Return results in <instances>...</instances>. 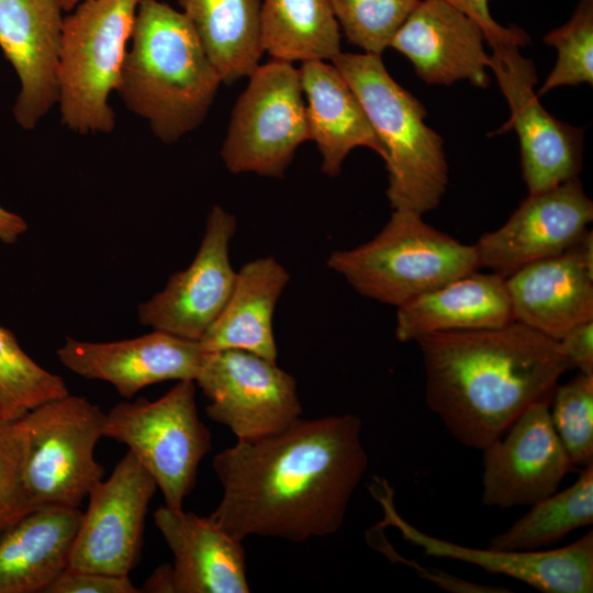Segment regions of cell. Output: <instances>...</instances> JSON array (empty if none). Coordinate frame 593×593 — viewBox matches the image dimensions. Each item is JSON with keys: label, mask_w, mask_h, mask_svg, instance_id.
Returning a JSON list of instances; mask_svg holds the SVG:
<instances>
[{"label": "cell", "mask_w": 593, "mask_h": 593, "mask_svg": "<svg viewBox=\"0 0 593 593\" xmlns=\"http://www.w3.org/2000/svg\"><path fill=\"white\" fill-rule=\"evenodd\" d=\"M370 492L383 511V519L378 525L395 527L405 541L421 548L425 556L474 564L488 573L513 578L544 593L593 592L592 529L568 546L544 550L467 547L429 536L402 518L385 479L373 477Z\"/></svg>", "instance_id": "4fadbf2b"}, {"label": "cell", "mask_w": 593, "mask_h": 593, "mask_svg": "<svg viewBox=\"0 0 593 593\" xmlns=\"http://www.w3.org/2000/svg\"><path fill=\"white\" fill-rule=\"evenodd\" d=\"M79 507L40 506L0 536V593H45L68 568Z\"/></svg>", "instance_id": "7402d4cb"}, {"label": "cell", "mask_w": 593, "mask_h": 593, "mask_svg": "<svg viewBox=\"0 0 593 593\" xmlns=\"http://www.w3.org/2000/svg\"><path fill=\"white\" fill-rule=\"evenodd\" d=\"M362 421L301 417L283 430L237 440L213 458L223 494L209 516L234 537L303 542L337 533L368 469Z\"/></svg>", "instance_id": "6da1fadb"}, {"label": "cell", "mask_w": 593, "mask_h": 593, "mask_svg": "<svg viewBox=\"0 0 593 593\" xmlns=\"http://www.w3.org/2000/svg\"><path fill=\"white\" fill-rule=\"evenodd\" d=\"M396 309L395 337L401 343L436 332L490 328L514 321L506 279L478 270Z\"/></svg>", "instance_id": "603a6c76"}, {"label": "cell", "mask_w": 593, "mask_h": 593, "mask_svg": "<svg viewBox=\"0 0 593 593\" xmlns=\"http://www.w3.org/2000/svg\"><path fill=\"white\" fill-rule=\"evenodd\" d=\"M63 11L57 0H0V49L20 81L12 112L23 130L58 103Z\"/></svg>", "instance_id": "e0dca14e"}, {"label": "cell", "mask_w": 593, "mask_h": 593, "mask_svg": "<svg viewBox=\"0 0 593 593\" xmlns=\"http://www.w3.org/2000/svg\"><path fill=\"white\" fill-rule=\"evenodd\" d=\"M368 541L376 549H379L385 553L392 561L400 560L403 563L409 564L414 568L422 579L429 580L437 584L440 589L446 590L451 593H508L511 590L504 586H492L471 582L452 574L446 573L443 570L434 569L430 572V569H426L422 566H417L415 561L406 560L400 557L385 541L380 526H374L368 532Z\"/></svg>", "instance_id": "836d02e7"}, {"label": "cell", "mask_w": 593, "mask_h": 593, "mask_svg": "<svg viewBox=\"0 0 593 593\" xmlns=\"http://www.w3.org/2000/svg\"><path fill=\"white\" fill-rule=\"evenodd\" d=\"M593 220L578 178L529 193L500 228L474 244L479 265L503 278L569 248Z\"/></svg>", "instance_id": "2e32d148"}, {"label": "cell", "mask_w": 593, "mask_h": 593, "mask_svg": "<svg viewBox=\"0 0 593 593\" xmlns=\"http://www.w3.org/2000/svg\"><path fill=\"white\" fill-rule=\"evenodd\" d=\"M157 489L128 450L111 475L90 489L67 569L128 575L141 556L146 514Z\"/></svg>", "instance_id": "7c38bea8"}, {"label": "cell", "mask_w": 593, "mask_h": 593, "mask_svg": "<svg viewBox=\"0 0 593 593\" xmlns=\"http://www.w3.org/2000/svg\"><path fill=\"white\" fill-rule=\"evenodd\" d=\"M289 278L286 268L271 256L242 266L225 306L199 340L203 349L246 350L276 361L272 317Z\"/></svg>", "instance_id": "d4e9b609"}, {"label": "cell", "mask_w": 593, "mask_h": 593, "mask_svg": "<svg viewBox=\"0 0 593 593\" xmlns=\"http://www.w3.org/2000/svg\"><path fill=\"white\" fill-rule=\"evenodd\" d=\"M24 440L18 421L0 419V536L35 510L23 481Z\"/></svg>", "instance_id": "d6a6232c"}, {"label": "cell", "mask_w": 593, "mask_h": 593, "mask_svg": "<svg viewBox=\"0 0 593 593\" xmlns=\"http://www.w3.org/2000/svg\"><path fill=\"white\" fill-rule=\"evenodd\" d=\"M260 36L272 59H333L340 53L339 25L329 0H262Z\"/></svg>", "instance_id": "4316f807"}, {"label": "cell", "mask_w": 593, "mask_h": 593, "mask_svg": "<svg viewBox=\"0 0 593 593\" xmlns=\"http://www.w3.org/2000/svg\"><path fill=\"white\" fill-rule=\"evenodd\" d=\"M68 394L63 378L37 365L14 334L0 326V419L18 421L31 410Z\"/></svg>", "instance_id": "f1b7e54d"}, {"label": "cell", "mask_w": 593, "mask_h": 593, "mask_svg": "<svg viewBox=\"0 0 593 593\" xmlns=\"http://www.w3.org/2000/svg\"><path fill=\"white\" fill-rule=\"evenodd\" d=\"M309 139L299 69L278 59L259 65L233 109L221 149L225 167L281 178Z\"/></svg>", "instance_id": "9c48e42d"}, {"label": "cell", "mask_w": 593, "mask_h": 593, "mask_svg": "<svg viewBox=\"0 0 593 593\" xmlns=\"http://www.w3.org/2000/svg\"><path fill=\"white\" fill-rule=\"evenodd\" d=\"M27 224L20 215L8 211L0 205V240L4 244H14L25 233Z\"/></svg>", "instance_id": "74e56055"}, {"label": "cell", "mask_w": 593, "mask_h": 593, "mask_svg": "<svg viewBox=\"0 0 593 593\" xmlns=\"http://www.w3.org/2000/svg\"><path fill=\"white\" fill-rule=\"evenodd\" d=\"M310 139L322 156V171L339 175L347 155L356 147H367L385 159V150L367 114L342 74L324 60L303 61L299 68Z\"/></svg>", "instance_id": "cb8c5ba5"}, {"label": "cell", "mask_w": 593, "mask_h": 593, "mask_svg": "<svg viewBox=\"0 0 593 593\" xmlns=\"http://www.w3.org/2000/svg\"><path fill=\"white\" fill-rule=\"evenodd\" d=\"M359 99L385 150L393 210L419 214L436 209L448 183L439 134L426 125V109L388 72L381 55L339 53L333 59Z\"/></svg>", "instance_id": "277c9868"}, {"label": "cell", "mask_w": 593, "mask_h": 593, "mask_svg": "<svg viewBox=\"0 0 593 593\" xmlns=\"http://www.w3.org/2000/svg\"><path fill=\"white\" fill-rule=\"evenodd\" d=\"M551 394L530 404L482 450V505L529 506L557 492L575 468L551 423Z\"/></svg>", "instance_id": "5bb4252c"}, {"label": "cell", "mask_w": 593, "mask_h": 593, "mask_svg": "<svg viewBox=\"0 0 593 593\" xmlns=\"http://www.w3.org/2000/svg\"><path fill=\"white\" fill-rule=\"evenodd\" d=\"M205 350L190 340L154 329L133 339L109 343L70 337L56 350L59 361L80 377L111 383L124 398L168 380H193Z\"/></svg>", "instance_id": "d6986e66"}, {"label": "cell", "mask_w": 593, "mask_h": 593, "mask_svg": "<svg viewBox=\"0 0 593 593\" xmlns=\"http://www.w3.org/2000/svg\"><path fill=\"white\" fill-rule=\"evenodd\" d=\"M128 575L66 569L45 593H138Z\"/></svg>", "instance_id": "e575fe53"}, {"label": "cell", "mask_w": 593, "mask_h": 593, "mask_svg": "<svg viewBox=\"0 0 593 593\" xmlns=\"http://www.w3.org/2000/svg\"><path fill=\"white\" fill-rule=\"evenodd\" d=\"M519 48L516 43L492 46L489 68L511 111L508 121L497 133L508 130L517 133L523 178L528 192L534 193L578 178L583 130L557 120L540 104L534 91L536 66Z\"/></svg>", "instance_id": "8fae6325"}, {"label": "cell", "mask_w": 593, "mask_h": 593, "mask_svg": "<svg viewBox=\"0 0 593 593\" xmlns=\"http://www.w3.org/2000/svg\"><path fill=\"white\" fill-rule=\"evenodd\" d=\"M425 399L461 445L483 450L571 367L559 342L513 321L419 337Z\"/></svg>", "instance_id": "7a4b0ae2"}, {"label": "cell", "mask_w": 593, "mask_h": 593, "mask_svg": "<svg viewBox=\"0 0 593 593\" xmlns=\"http://www.w3.org/2000/svg\"><path fill=\"white\" fill-rule=\"evenodd\" d=\"M506 530L492 536L489 548L535 551L549 549L569 533L593 523V463L581 469L572 485L529 505Z\"/></svg>", "instance_id": "83f0119b"}, {"label": "cell", "mask_w": 593, "mask_h": 593, "mask_svg": "<svg viewBox=\"0 0 593 593\" xmlns=\"http://www.w3.org/2000/svg\"><path fill=\"white\" fill-rule=\"evenodd\" d=\"M419 0H329L347 40L381 55Z\"/></svg>", "instance_id": "f546056e"}, {"label": "cell", "mask_w": 593, "mask_h": 593, "mask_svg": "<svg viewBox=\"0 0 593 593\" xmlns=\"http://www.w3.org/2000/svg\"><path fill=\"white\" fill-rule=\"evenodd\" d=\"M154 522L174 557L175 593L249 592L243 540L183 508L160 506Z\"/></svg>", "instance_id": "44dd1931"}, {"label": "cell", "mask_w": 593, "mask_h": 593, "mask_svg": "<svg viewBox=\"0 0 593 593\" xmlns=\"http://www.w3.org/2000/svg\"><path fill=\"white\" fill-rule=\"evenodd\" d=\"M558 342L571 368L593 376V321L571 328Z\"/></svg>", "instance_id": "8d00e7d4"}, {"label": "cell", "mask_w": 593, "mask_h": 593, "mask_svg": "<svg viewBox=\"0 0 593 593\" xmlns=\"http://www.w3.org/2000/svg\"><path fill=\"white\" fill-rule=\"evenodd\" d=\"M222 82L259 66L264 53L259 0H178Z\"/></svg>", "instance_id": "484cf974"}, {"label": "cell", "mask_w": 593, "mask_h": 593, "mask_svg": "<svg viewBox=\"0 0 593 593\" xmlns=\"http://www.w3.org/2000/svg\"><path fill=\"white\" fill-rule=\"evenodd\" d=\"M222 79L187 16L159 0H141L116 92L171 144L205 119Z\"/></svg>", "instance_id": "3957f363"}, {"label": "cell", "mask_w": 593, "mask_h": 593, "mask_svg": "<svg viewBox=\"0 0 593 593\" xmlns=\"http://www.w3.org/2000/svg\"><path fill=\"white\" fill-rule=\"evenodd\" d=\"M514 321L559 340L593 321V235L586 230L564 251L535 261L508 278Z\"/></svg>", "instance_id": "ac0fdd59"}, {"label": "cell", "mask_w": 593, "mask_h": 593, "mask_svg": "<svg viewBox=\"0 0 593 593\" xmlns=\"http://www.w3.org/2000/svg\"><path fill=\"white\" fill-rule=\"evenodd\" d=\"M141 592L175 593L171 564H161L145 580Z\"/></svg>", "instance_id": "f35d334b"}, {"label": "cell", "mask_w": 593, "mask_h": 593, "mask_svg": "<svg viewBox=\"0 0 593 593\" xmlns=\"http://www.w3.org/2000/svg\"><path fill=\"white\" fill-rule=\"evenodd\" d=\"M482 27L471 16L443 0H419L394 35L393 47L413 64L429 85H452L467 79L485 88L486 68Z\"/></svg>", "instance_id": "ffe728a7"}, {"label": "cell", "mask_w": 593, "mask_h": 593, "mask_svg": "<svg viewBox=\"0 0 593 593\" xmlns=\"http://www.w3.org/2000/svg\"><path fill=\"white\" fill-rule=\"evenodd\" d=\"M208 417L251 440L279 433L301 417L295 379L275 360L250 351L205 353L194 379Z\"/></svg>", "instance_id": "30bf717a"}, {"label": "cell", "mask_w": 593, "mask_h": 593, "mask_svg": "<svg viewBox=\"0 0 593 593\" xmlns=\"http://www.w3.org/2000/svg\"><path fill=\"white\" fill-rule=\"evenodd\" d=\"M104 437L128 447L172 510H182L200 462L212 448L211 433L198 414L193 380L178 381L155 401L115 404L105 413Z\"/></svg>", "instance_id": "ba28073f"}, {"label": "cell", "mask_w": 593, "mask_h": 593, "mask_svg": "<svg viewBox=\"0 0 593 593\" xmlns=\"http://www.w3.org/2000/svg\"><path fill=\"white\" fill-rule=\"evenodd\" d=\"M19 422L23 481L33 507H79L105 472L94 456L104 437L105 413L85 396L69 393L31 410Z\"/></svg>", "instance_id": "52a82bcc"}, {"label": "cell", "mask_w": 593, "mask_h": 593, "mask_svg": "<svg viewBox=\"0 0 593 593\" xmlns=\"http://www.w3.org/2000/svg\"><path fill=\"white\" fill-rule=\"evenodd\" d=\"M552 426L574 467L593 463V376L579 373L553 389Z\"/></svg>", "instance_id": "4dcf8cb0"}, {"label": "cell", "mask_w": 593, "mask_h": 593, "mask_svg": "<svg viewBox=\"0 0 593 593\" xmlns=\"http://www.w3.org/2000/svg\"><path fill=\"white\" fill-rule=\"evenodd\" d=\"M422 215L393 210L371 240L333 251L327 266L361 295L396 307L480 268L474 245L436 230Z\"/></svg>", "instance_id": "5b68a950"}, {"label": "cell", "mask_w": 593, "mask_h": 593, "mask_svg": "<svg viewBox=\"0 0 593 593\" xmlns=\"http://www.w3.org/2000/svg\"><path fill=\"white\" fill-rule=\"evenodd\" d=\"M141 0H86L64 18L59 66L61 123L78 134H109L116 90Z\"/></svg>", "instance_id": "8992f818"}, {"label": "cell", "mask_w": 593, "mask_h": 593, "mask_svg": "<svg viewBox=\"0 0 593 593\" xmlns=\"http://www.w3.org/2000/svg\"><path fill=\"white\" fill-rule=\"evenodd\" d=\"M60 7L64 11H71L74 8H76L79 3L86 1V0H57Z\"/></svg>", "instance_id": "ab89813d"}, {"label": "cell", "mask_w": 593, "mask_h": 593, "mask_svg": "<svg viewBox=\"0 0 593 593\" xmlns=\"http://www.w3.org/2000/svg\"><path fill=\"white\" fill-rule=\"evenodd\" d=\"M544 42L557 48L558 59L538 97L562 86L593 83V0H580L569 21Z\"/></svg>", "instance_id": "1f68e13d"}, {"label": "cell", "mask_w": 593, "mask_h": 593, "mask_svg": "<svg viewBox=\"0 0 593 593\" xmlns=\"http://www.w3.org/2000/svg\"><path fill=\"white\" fill-rule=\"evenodd\" d=\"M236 219L214 205L190 266L174 273L164 290L137 307L144 326L174 336L200 340L225 306L236 278L230 260V243Z\"/></svg>", "instance_id": "9a60e30c"}, {"label": "cell", "mask_w": 593, "mask_h": 593, "mask_svg": "<svg viewBox=\"0 0 593 593\" xmlns=\"http://www.w3.org/2000/svg\"><path fill=\"white\" fill-rule=\"evenodd\" d=\"M461 10L483 30L485 41L492 47L496 44L516 43L524 46L528 43V35L517 26H503L491 15L488 0H443Z\"/></svg>", "instance_id": "d590c367"}]
</instances>
